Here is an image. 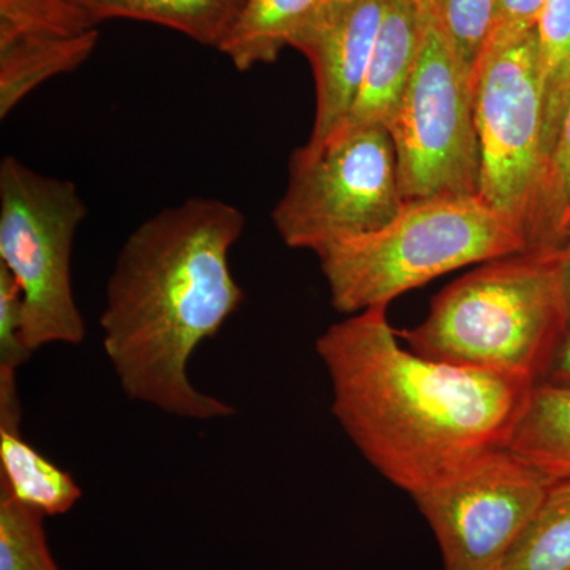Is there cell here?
<instances>
[{"instance_id":"obj_17","label":"cell","mask_w":570,"mask_h":570,"mask_svg":"<svg viewBox=\"0 0 570 570\" xmlns=\"http://www.w3.org/2000/svg\"><path fill=\"white\" fill-rule=\"evenodd\" d=\"M504 570H570V479L554 480Z\"/></svg>"},{"instance_id":"obj_3","label":"cell","mask_w":570,"mask_h":570,"mask_svg":"<svg viewBox=\"0 0 570 570\" xmlns=\"http://www.w3.org/2000/svg\"><path fill=\"white\" fill-rule=\"evenodd\" d=\"M566 332L558 250H524L448 285L422 324L396 333L428 358L540 384Z\"/></svg>"},{"instance_id":"obj_2","label":"cell","mask_w":570,"mask_h":570,"mask_svg":"<svg viewBox=\"0 0 570 570\" xmlns=\"http://www.w3.org/2000/svg\"><path fill=\"white\" fill-rule=\"evenodd\" d=\"M245 227L235 205L197 197L153 214L124 242L100 326L105 354L130 400L179 419L236 414L195 387L187 367L245 299L228 264Z\"/></svg>"},{"instance_id":"obj_27","label":"cell","mask_w":570,"mask_h":570,"mask_svg":"<svg viewBox=\"0 0 570 570\" xmlns=\"http://www.w3.org/2000/svg\"><path fill=\"white\" fill-rule=\"evenodd\" d=\"M499 570H504V569H499Z\"/></svg>"},{"instance_id":"obj_21","label":"cell","mask_w":570,"mask_h":570,"mask_svg":"<svg viewBox=\"0 0 570 570\" xmlns=\"http://www.w3.org/2000/svg\"><path fill=\"white\" fill-rule=\"evenodd\" d=\"M43 520V513L0 490V570H59Z\"/></svg>"},{"instance_id":"obj_15","label":"cell","mask_w":570,"mask_h":570,"mask_svg":"<svg viewBox=\"0 0 570 570\" xmlns=\"http://www.w3.org/2000/svg\"><path fill=\"white\" fill-rule=\"evenodd\" d=\"M94 21L137 20L154 22L219 48L245 0H71Z\"/></svg>"},{"instance_id":"obj_14","label":"cell","mask_w":570,"mask_h":570,"mask_svg":"<svg viewBox=\"0 0 570 570\" xmlns=\"http://www.w3.org/2000/svg\"><path fill=\"white\" fill-rule=\"evenodd\" d=\"M321 0H245L220 47L235 69L275 62L314 17Z\"/></svg>"},{"instance_id":"obj_12","label":"cell","mask_w":570,"mask_h":570,"mask_svg":"<svg viewBox=\"0 0 570 570\" xmlns=\"http://www.w3.org/2000/svg\"><path fill=\"white\" fill-rule=\"evenodd\" d=\"M0 490L45 517L69 512L81 489L21 436V401L17 381H0Z\"/></svg>"},{"instance_id":"obj_22","label":"cell","mask_w":570,"mask_h":570,"mask_svg":"<svg viewBox=\"0 0 570 570\" xmlns=\"http://www.w3.org/2000/svg\"><path fill=\"white\" fill-rule=\"evenodd\" d=\"M22 343V292L6 266L0 265V373H13L31 358Z\"/></svg>"},{"instance_id":"obj_18","label":"cell","mask_w":570,"mask_h":570,"mask_svg":"<svg viewBox=\"0 0 570 570\" xmlns=\"http://www.w3.org/2000/svg\"><path fill=\"white\" fill-rule=\"evenodd\" d=\"M535 31L542 71L546 153L549 163L570 91V0H546Z\"/></svg>"},{"instance_id":"obj_6","label":"cell","mask_w":570,"mask_h":570,"mask_svg":"<svg viewBox=\"0 0 570 570\" xmlns=\"http://www.w3.org/2000/svg\"><path fill=\"white\" fill-rule=\"evenodd\" d=\"M403 206L387 127L346 124L316 151L296 149L272 220L285 245L317 253L385 227Z\"/></svg>"},{"instance_id":"obj_11","label":"cell","mask_w":570,"mask_h":570,"mask_svg":"<svg viewBox=\"0 0 570 570\" xmlns=\"http://www.w3.org/2000/svg\"><path fill=\"white\" fill-rule=\"evenodd\" d=\"M422 22V0H387L365 82L343 126H387L417 62Z\"/></svg>"},{"instance_id":"obj_1","label":"cell","mask_w":570,"mask_h":570,"mask_svg":"<svg viewBox=\"0 0 570 570\" xmlns=\"http://www.w3.org/2000/svg\"><path fill=\"white\" fill-rule=\"evenodd\" d=\"M387 309L371 307L330 326L316 351L344 433L371 466L415 497L508 448L538 384L401 347Z\"/></svg>"},{"instance_id":"obj_16","label":"cell","mask_w":570,"mask_h":570,"mask_svg":"<svg viewBox=\"0 0 570 570\" xmlns=\"http://www.w3.org/2000/svg\"><path fill=\"white\" fill-rule=\"evenodd\" d=\"M508 449L551 482L570 479V385H535Z\"/></svg>"},{"instance_id":"obj_26","label":"cell","mask_w":570,"mask_h":570,"mask_svg":"<svg viewBox=\"0 0 570 570\" xmlns=\"http://www.w3.org/2000/svg\"><path fill=\"white\" fill-rule=\"evenodd\" d=\"M352 0H321V6H341V3H348Z\"/></svg>"},{"instance_id":"obj_23","label":"cell","mask_w":570,"mask_h":570,"mask_svg":"<svg viewBox=\"0 0 570 570\" xmlns=\"http://www.w3.org/2000/svg\"><path fill=\"white\" fill-rule=\"evenodd\" d=\"M546 0H498L494 36H521L538 29ZM491 37V39H493Z\"/></svg>"},{"instance_id":"obj_20","label":"cell","mask_w":570,"mask_h":570,"mask_svg":"<svg viewBox=\"0 0 570 570\" xmlns=\"http://www.w3.org/2000/svg\"><path fill=\"white\" fill-rule=\"evenodd\" d=\"M474 80L498 20V0H422Z\"/></svg>"},{"instance_id":"obj_4","label":"cell","mask_w":570,"mask_h":570,"mask_svg":"<svg viewBox=\"0 0 570 570\" xmlns=\"http://www.w3.org/2000/svg\"><path fill=\"white\" fill-rule=\"evenodd\" d=\"M528 250L524 235L479 195L409 202L392 223L317 250L343 314L389 306L442 275Z\"/></svg>"},{"instance_id":"obj_24","label":"cell","mask_w":570,"mask_h":570,"mask_svg":"<svg viewBox=\"0 0 570 570\" xmlns=\"http://www.w3.org/2000/svg\"><path fill=\"white\" fill-rule=\"evenodd\" d=\"M543 382L551 385H570V328L562 336Z\"/></svg>"},{"instance_id":"obj_10","label":"cell","mask_w":570,"mask_h":570,"mask_svg":"<svg viewBox=\"0 0 570 570\" xmlns=\"http://www.w3.org/2000/svg\"><path fill=\"white\" fill-rule=\"evenodd\" d=\"M387 0L321 6L292 47L309 61L316 80V118L303 151H316L347 121L365 82Z\"/></svg>"},{"instance_id":"obj_8","label":"cell","mask_w":570,"mask_h":570,"mask_svg":"<svg viewBox=\"0 0 570 570\" xmlns=\"http://www.w3.org/2000/svg\"><path fill=\"white\" fill-rule=\"evenodd\" d=\"M479 197L524 235L547 167L538 31L494 36L474 75Z\"/></svg>"},{"instance_id":"obj_25","label":"cell","mask_w":570,"mask_h":570,"mask_svg":"<svg viewBox=\"0 0 570 570\" xmlns=\"http://www.w3.org/2000/svg\"><path fill=\"white\" fill-rule=\"evenodd\" d=\"M560 258V273L562 284V295H564L566 314H568V330L570 328V235L558 249Z\"/></svg>"},{"instance_id":"obj_5","label":"cell","mask_w":570,"mask_h":570,"mask_svg":"<svg viewBox=\"0 0 570 570\" xmlns=\"http://www.w3.org/2000/svg\"><path fill=\"white\" fill-rule=\"evenodd\" d=\"M88 208L70 179L32 170L17 157L0 164V265L22 292V343L78 346L86 325L71 284L75 235Z\"/></svg>"},{"instance_id":"obj_13","label":"cell","mask_w":570,"mask_h":570,"mask_svg":"<svg viewBox=\"0 0 570 570\" xmlns=\"http://www.w3.org/2000/svg\"><path fill=\"white\" fill-rule=\"evenodd\" d=\"M99 41V32H47L0 43V118L45 81L81 66Z\"/></svg>"},{"instance_id":"obj_7","label":"cell","mask_w":570,"mask_h":570,"mask_svg":"<svg viewBox=\"0 0 570 570\" xmlns=\"http://www.w3.org/2000/svg\"><path fill=\"white\" fill-rule=\"evenodd\" d=\"M417 62L387 126L404 204L479 195L474 80L423 6Z\"/></svg>"},{"instance_id":"obj_9","label":"cell","mask_w":570,"mask_h":570,"mask_svg":"<svg viewBox=\"0 0 570 570\" xmlns=\"http://www.w3.org/2000/svg\"><path fill=\"white\" fill-rule=\"evenodd\" d=\"M550 485L542 472L502 448L412 499L436 535L445 570H499Z\"/></svg>"},{"instance_id":"obj_19","label":"cell","mask_w":570,"mask_h":570,"mask_svg":"<svg viewBox=\"0 0 570 570\" xmlns=\"http://www.w3.org/2000/svg\"><path fill=\"white\" fill-rule=\"evenodd\" d=\"M570 235V91L557 142L540 184L528 250H558Z\"/></svg>"}]
</instances>
